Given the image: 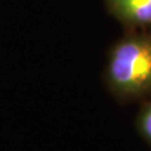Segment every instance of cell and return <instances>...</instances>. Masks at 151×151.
Here are the masks:
<instances>
[{"mask_svg": "<svg viewBox=\"0 0 151 151\" xmlns=\"http://www.w3.org/2000/svg\"><path fill=\"white\" fill-rule=\"evenodd\" d=\"M135 127L141 138L151 147V100L141 108L137 116Z\"/></svg>", "mask_w": 151, "mask_h": 151, "instance_id": "obj_3", "label": "cell"}, {"mask_svg": "<svg viewBox=\"0 0 151 151\" xmlns=\"http://www.w3.org/2000/svg\"><path fill=\"white\" fill-rule=\"evenodd\" d=\"M109 12L129 30L151 26V0H104Z\"/></svg>", "mask_w": 151, "mask_h": 151, "instance_id": "obj_2", "label": "cell"}, {"mask_svg": "<svg viewBox=\"0 0 151 151\" xmlns=\"http://www.w3.org/2000/svg\"><path fill=\"white\" fill-rule=\"evenodd\" d=\"M105 83L118 100L132 101L151 94V30H129L110 49Z\"/></svg>", "mask_w": 151, "mask_h": 151, "instance_id": "obj_1", "label": "cell"}]
</instances>
